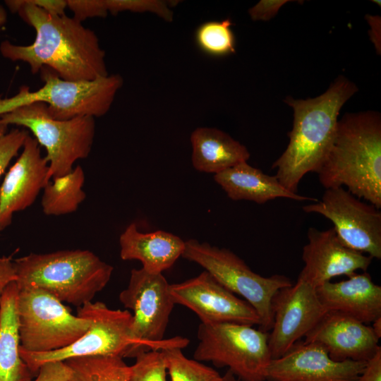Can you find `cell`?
I'll return each mask as SVG.
<instances>
[{
    "label": "cell",
    "instance_id": "33",
    "mask_svg": "<svg viewBox=\"0 0 381 381\" xmlns=\"http://www.w3.org/2000/svg\"><path fill=\"white\" fill-rule=\"evenodd\" d=\"M291 1L287 0H261L248 11L253 21H267L277 15L280 8Z\"/></svg>",
    "mask_w": 381,
    "mask_h": 381
},
{
    "label": "cell",
    "instance_id": "38",
    "mask_svg": "<svg viewBox=\"0 0 381 381\" xmlns=\"http://www.w3.org/2000/svg\"><path fill=\"white\" fill-rule=\"evenodd\" d=\"M219 381H240L236 378L229 370L222 375V378Z\"/></svg>",
    "mask_w": 381,
    "mask_h": 381
},
{
    "label": "cell",
    "instance_id": "29",
    "mask_svg": "<svg viewBox=\"0 0 381 381\" xmlns=\"http://www.w3.org/2000/svg\"><path fill=\"white\" fill-rule=\"evenodd\" d=\"M108 13L116 15L120 12L150 13L166 22H172L174 13L169 3L162 0H104Z\"/></svg>",
    "mask_w": 381,
    "mask_h": 381
},
{
    "label": "cell",
    "instance_id": "25",
    "mask_svg": "<svg viewBox=\"0 0 381 381\" xmlns=\"http://www.w3.org/2000/svg\"><path fill=\"white\" fill-rule=\"evenodd\" d=\"M119 356H87L64 361L71 381H130V366Z\"/></svg>",
    "mask_w": 381,
    "mask_h": 381
},
{
    "label": "cell",
    "instance_id": "20",
    "mask_svg": "<svg viewBox=\"0 0 381 381\" xmlns=\"http://www.w3.org/2000/svg\"><path fill=\"white\" fill-rule=\"evenodd\" d=\"M119 245L123 260H139L145 271L162 274L182 255L185 241L162 230L140 232L135 223H131L121 234Z\"/></svg>",
    "mask_w": 381,
    "mask_h": 381
},
{
    "label": "cell",
    "instance_id": "40",
    "mask_svg": "<svg viewBox=\"0 0 381 381\" xmlns=\"http://www.w3.org/2000/svg\"><path fill=\"white\" fill-rule=\"evenodd\" d=\"M1 297L0 298V306H1Z\"/></svg>",
    "mask_w": 381,
    "mask_h": 381
},
{
    "label": "cell",
    "instance_id": "36",
    "mask_svg": "<svg viewBox=\"0 0 381 381\" xmlns=\"http://www.w3.org/2000/svg\"><path fill=\"white\" fill-rule=\"evenodd\" d=\"M366 19L370 25V38L377 52L380 54V17L367 15Z\"/></svg>",
    "mask_w": 381,
    "mask_h": 381
},
{
    "label": "cell",
    "instance_id": "18",
    "mask_svg": "<svg viewBox=\"0 0 381 381\" xmlns=\"http://www.w3.org/2000/svg\"><path fill=\"white\" fill-rule=\"evenodd\" d=\"M49 164L40 146L28 135L22 152L6 174L0 187V231L8 226L13 214L35 201L47 182Z\"/></svg>",
    "mask_w": 381,
    "mask_h": 381
},
{
    "label": "cell",
    "instance_id": "31",
    "mask_svg": "<svg viewBox=\"0 0 381 381\" xmlns=\"http://www.w3.org/2000/svg\"><path fill=\"white\" fill-rule=\"evenodd\" d=\"M67 7L74 13L73 18L82 22L87 18H104L109 13L104 0H67Z\"/></svg>",
    "mask_w": 381,
    "mask_h": 381
},
{
    "label": "cell",
    "instance_id": "37",
    "mask_svg": "<svg viewBox=\"0 0 381 381\" xmlns=\"http://www.w3.org/2000/svg\"><path fill=\"white\" fill-rule=\"evenodd\" d=\"M371 326L374 333L378 339L381 337V317L375 320Z\"/></svg>",
    "mask_w": 381,
    "mask_h": 381
},
{
    "label": "cell",
    "instance_id": "14",
    "mask_svg": "<svg viewBox=\"0 0 381 381\" xmlns=\"http://www.w3.org/2000/svg\"><path fill=\"white\" fill-rule=\"evenodd\" d=\"M169 294L175 305L183 306L193 311L201 323L260 325L255 309L206 271L182 282L169 284Z\"/></svg>",
    "mask_w": 381,
    "mask_h": 381
},
{
    "label": "cell",
    "instance_id": "35",
    "mask_svg": "<svg viewBox=\"0 0 381 381\" xmlns=\"http://www.w3.org/2000/svg\"><path fill=\"white\" fill-rule=\"evenodd\" d=\"M16 280L13 260L10 257L0 258V298L6 286Z\"/></svg>",
    "mask_w": 381,
    "mask_h": 381
},
{
    "label": "cell",
    "instance_id": "5",
    "mask_svg": "<svg viewBox=\"0 0 381 381\" xmlns=\"http://www.w3.org/2000/svg\"><path fill=\"white\" fill-rule=\"evenodd\" d=\"M40 73L44 85L37 90L32 91L23 85L11 97L0 96V116L18 107L40 102L45 104L50 116L58 120L100 117L109 111L123 83L118 74L75 82L61 78L47 67H42Z\"/></svg>",
    "mask_w": 381,
    "mask_h": 381
},
{
    "label": "cell",
    "instance_id": "11",
    "mask_svg": "<svg viewBox=\"0 0 381 381\" xmlns=\"http://www.w3.org/2000/svg\"><path fill=\"white\" fill-rule=\"evenodd\" d=\"M119 301L133 311V337L147 351L169 346L183 349L188 344L189 340L184 337L164 338L175 303L169 294V284L162 274L133 269Z\"/></svg>",
    "mask_w": 381,
    "mask_h": 381
},
{
    "label": "cell",
    "instance_id": "39",
    "mask_svg": "<svg viewBox=\"0 0 381 381\" xmlns=\"http://www.w3.org/2000/svg\"><path fill=\"white\" fill-rule=\"evenodd\" d=\"M7 13L6 10L0 5V28H1L6 22Z\"/></svg>",
    "mask_w": 381,
    "mask_h": 381
},
{
    "label": "cell",
    "instance_id": "7",
    "mask_svg": "<svg viewBox=\"0 0 381 381\" xmlns=\"http://www.w3.org/2000/svg\"><path fill=\"white\" fill-rule=\"evenodd\" d=\"M76 315L90 319V325L71 345L47 353L20 350L22 358L35 376L40 365L50 361L87 356L135 357L147 351L143 344L133 337V315L128 310L111 309L102 302L92 301L78 308Z\"/></svg>",
    "mask_w": 381,
    "mask_h": 381
},
{
    "label": "cell",
    "instance_id": "21",
    "mask_svg": "<svg viewBox=\"0 0 381 381\" xmlns=\"http://www.w3.org/2000/svg\"><path fill=\"white\" fill-rule=\"evenodd\" d=\"M214 179L233 200H244L258 204H263L278 198L297 201L318 200L288 190L275 176L265 174L247 162L214 174Z\"/></svg>",
    "mask_w": 381,
    "mask_h": 381
},
{
    "label": "cell",
    "instance_id": "23",
    "mask_svg": "<svg viewBox=\"0 0 381 381\" xmlns=\"http://www.w3.org/2000/svg\"><path fill=\"white\" fill-rule=\"evenodd\" d=\"M18 286L11 282L4 291L0 306V381H30L35 377L20 353L16 311Z\"/></svg>",
    "mask_w": 381,
    "mask_h": 381
},
{
    "label": "cell",
    "instance_id": "24",
    "mask_svg": "<svg viewBox=\"0 0 381 381\" xmlns=\"http://www.w3.org/2000/svg\"><path fill=\"white\" fill-rule=\"evenodd\" d=\"M85 173L80 166L69 173L52 179L43 188L41 205L43 212L59 216L75 212L86 198L83 189Z\"/></svg>",
    "mask_w": 381,
    "mask_h": 381
},
{
    "label": "cell",
    "instance_id": "26",
    "mask_svg": "<svg viewBox=\"0 0 381 381\" xmlns=\"http://www.w3.org/2000/svg\"><path fill=\"white\" fill-rule=\"evenodd\" d=\"M229 19L208 20L200 24L195 32L198 47L214 57L225 56L236 52V40Z\"/></svg>",
    "mask_w": 381,
    "mask_h": 381
},
{
    "label": "cell",
    "instance_id": "6",
    "mask_svg": "<svg viewBox=\"0 0 381 381\" xmlns=\"http://www.w3.org/2000/svg\"><path fill=\"white\" fill-rule=\"evenodd\" d=\"M0 123L28 129L47 152V182L73 169L76 161L88 157L95 135V118L78 116L68 120L52 118L47 106L33 103L0 116Z\"/></svg>",
    "mask_w": 381,
    "mask_h": 381
},
{
    "label": "cell",
    "instance_id": "27",
    "mask_svg": "<svg viewBox=\"0 0 381 381\" xmlns=\"http://www.w3.org/2000/svg\"><path fill=\"white\" fill-rule=\"evenodd\" d=\"M160 351L171 381H219L222 378L212 368L186 357L179 346H169Z\"/></svg>",
    "mask_w": 381,
    "mask_h": 381
},
{
    "label": "cell",
    "instance_id": "16",
    "mask_svg": "<svg viewBox=\"0 0 381 381\" xmlns=\"http://www.w3.org/2000/svg\"><path fill=\"white\" fill-rule=\"evenodd\" d=\"M307 235L302 254L304 267L298 279L315 289L334 277H349L358 270L365 272L372 262L370 256L344 245L333 227L324 231L310 227Z\"/></svg>",
    "mask_w": 381,
    "mask_h": 381
},
{
    "label": "cell",
    "instance_id": "22",
    "mask_svg": "<svg viewBox=\"0 0 381 381\" xmlns=\"http://www.w3.org/2000/svg\"><path fill=\"white\" fill-rule=\"evenodd\" d=\"M191 161L202 172L217 174L247 162V147L228 133L213 127H198L190 134Z\"/></svg>",
    "mask_w": 381,
    "mask_h": 381
},
{
    "label": "cell",
    "instance_id": "34",
    "mask_svg": "<svg viewBox=\"0 0 381 381\" xmlns=\"http://www.w3.org/2000/svg\"><path fill=\"white\" fill-rule=\"evenodd\" d=\"M356 381H381V347L369 359Z\"/></svg>",
    "mask_w": 381,
    "mask_h": 381
},
{
    "label": "cell",
    "instance_id": "2",
    "mask_svg": "<svg viewBox=\"0 0 381 381\" xmlns=\"http://www.w3.org/2000/svg\"><path fill=\"white\" fill-rule=\"evenodd\" d=\"M357 90L353 82L340 75L317 97L284 100L293 109V127L287 147L272 169H277L275 176L288 190L297 193L306 174H318L334 142L339 111Z\"/></svg>",
    "mask_w": 381,
    "mask_h": 381
},
{
    "label": "cell",
    "instance_id": "1",
    "mask_svg": "<svg viewBox=\"0 0 381 381\" xmlns=\"http://www.w3.org/2000/svg\"><path fill=\"white\" fill-rule=\"evenodd\" d=\"M13 13L35 30L30 45H17L8 40L0 44V53L13 61L27 63L32 73L42 67L54 71L69 81H90L109 75L105 52L94 31L73 17L51 14L29 0H8Z\"/></svg>",
    "mask_w": 381,
    "mask_h": 381
},
{
    "label": "cell",
    "instance_id": "30",
    "mask_svg": "<svg viewBox=\"0 0 381 381\" xmlns=\"http://www.w3.org/2000/svg\"><path fill=\"white\" fill-rule=\"evenodd\" d=\"M8 127L7 125L0 123V178L12 159L22 149L29 135L24 129L16 128L8 131Z\"/></svg>",
    "mask_w": 381,
    "mask_h": 381
},
{
    "label": "cell",
    "instance_id": "19",
    "mask_svg": "<svg viewBox=\"0 0 381 381\" xmlns=\"http://www.w3.org/2000/svg\"><path fill=\"white\" fill-rule=\"evenodd\" d=\"M315 289L327 310L340 311L366 325L381 317V286L366 272L341 282H327Z\"/></svg>",
    "mask_w": 381,
    "mask_h": 381
},
{
    "label": "cell",
    "instance_id": "12",
    "mask_svg": "<svg viewBox=\"0 0 381 381\" xmlns=\"http://www.w3.org/2000/svg\"><path fill=\"white\" fill-rule=\"evenodd\" d=\"M303 210L329 219L347 247L372 258H381V212L373 205L337 187L326 189L320 200L304 205Z\"/></svg>",
    "mask_w": 381,
    "mask_h": 381
},
{
    "label": "cell",
    "instance_id": "17",
    "mask_svg": "<svg viewBox=\"0 0 381 381\" xmlns=\"http://www.w3.org/2000/svg\"><path fill=\"white\" fill-rule=\"evenodd\" d=\"M371 326L340 311L327 310L305 336L321 345L336 361L367 362L380 347Z\"/></svg>",
    "mask_w": 381,
    "mask_h": 381
},
{
    "label": "cell",
    "instance_id": "9",
    "mask_svg": "<svg viewBox=\"0 0 381 381\" xmlns=\"http://www.w3.org/2000/svg\"><path fill=\"white\" fill-rule=\"evenodd\" d=\"M197 337L195 360L227 367L240 381H266L272 360L269 332L246 324L200 323Z\"/></svg>",
    "mask_w": 381,
    "mask_h": 381
},
{
    "label": "cell",
    "instance_id": "15",
    "mask_svg": "<svg viewBox=\"0 0 381 381\" xmlns=\"http://www.w3.org/2000/svg\"><path fill=\"white\" fill-rule=\"evenodd\" d=\"M366 362L332 360L314 342L299 340L282 356L272 359L267 381H356Z\"/></svg>",
    "mask_w": 381,
    "mask_h": 381
},
{
    "label": "cell",
    "instance_id": "3",
    "mask_svg": "<svg viewBox=\"0 0 381 381\" xmlns=\"http://www.w3.org/2000/svg\"><path fill=\"white\" fill-rule=\"evenodd\" d=\"M326 189L347 188L381 207V116L375 111L347 113L338 121L331 149L318 172Z\"/></svg>",
    "mask_w": 381,
    "mask_h": 381
},
{
    "label": "cell",
    "instance_id": "4",
    "mask_svg": "<svg viewBox=\"0 0 381 381\" xmlns=\"http://www.w3.org/2000/svg\"><path fill=\"white\" fill-rule=\"evenodd\" d=\"M18 288H37L81 307L109 283L114 268L87 250L31 253L13 260Z\"/></svg>",
    "mask_w": 381,
    "mask_h": 381
},
{
    "label": "cell",
    "instance_id": "13",
    "mask_svg": "<svg viewBox=\"0 0 381 381\" xmlns=\"http://www.w3.org/2000/svg\"><path fill=\"white\" fill-rule=\"evenodd\" d=\"M272 310L273 324L268 337L272 359L282 356L305 337L327 311L315 288L301 279L275 294Z\"/></svg>",
    "mask_w": 381,
    "mask_h": 381
},
{
    "label": "cell",
    "instance_id": "28",
    "mask_svg": "<svg viewBox=\"0 0 381 381\" xmlns=\"http://www.w3.org/2000/svg\"><path fill=\"white\" fill-rule=\"evenodd\" d=\"M130 366V381H167V366L160 350L138 353Z\"/></svg>",
    "mask_w": 381,
    "mask_h": 381
},
{
    "label": "cell",
    "instance_id": "32",
    "mask_svg": "<svg viewBox=\"0 0 381 381\" xmlns=\"http://www.w3.org/2000/svg\"><path fill=\"white\" fill-rule=\"evenodd\" d=\"M71 370L64 361H50L40 365L30 381H71Z\"/></svg>",
    "mask_w": 381,
    "mask_h": 381
},
{
    "label": "cell",
    "instance_id": "10",
    "mask_svg": "<svg viewBox=\"0 0 381 381\" xmlns=\"http://www.w3.org/2000/svg\"><path fill=\"white\" fill-rule=\"evenodd\" d=\"M18 289L20 351H57L73 344L89 328L90 319L72 314L64 303L46 291L37 288Z\"/></svg>",
    "mask_w": 381,
    "mask_h": 381
},
{
    "label": "cell",
    "instance_id": "8",
    "mask_svg": "<svg viewBox=\"0 0 381 381\" xmlns=\"http://www.w3.org/2000/svg\"><path fill=\"white\" fill-rule=\"evenodd\" d=\"M181 257L198 264L226 289L241 296L258 315V329L270 331L272 299L280 289L293 284L289 278L281 274L261 276L230 250L195 239L185 241Z\"/></svg>",
    "mask_w": 381,
    "mask_h": 381
}]
</instances>
